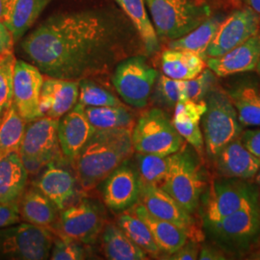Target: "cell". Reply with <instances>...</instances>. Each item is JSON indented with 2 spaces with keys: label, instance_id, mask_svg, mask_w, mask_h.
Segmentation results:
<instances>
[{
  "label": "cell",
  "instance_id": "1",
  "mask_svg": "<svg viewBox=\"0 0 260 260\" xmlns=\"http://www.w3.org/2000/svg\"><path fill=\"white\" fill-rule=\"evenodd\" d=\"M126 35L121 15L84 10L46 19L21 48L44 75L80 81L121 62Z\"/></svg>",
  "mask_w": 260,
  "mask_h": 260
},
{
  "label": "cell",
  "instance_id": "2",
  "mask_svg": "<svg viewBox=\"0 0 260 260\" xmlns=\"http://www.w3.org/2000/svg\"><path fill=\"white\" fill-rule=\"evenodd\" d=\"M131 128L95 129L76 158L80 185L90 190L100 184L133 154Z\"/></svg>",
  "mask_w": 260,
  "mask_h": 260
},
{
  "label": "cell",
  "instance_id": "3",
  "mask_svg": "<svg viewBox=\"0 0 260 260\" xmlns=\"http://www.w3.org/2000/svg\"><path fill=\"white\" fill-rule=\"evenodd\" d=\"M204 229L226 255H243L260 242V207L242 208L220 221L204 223Z\"/></svg>",
  "mask_w": 260,
  "mask_h": 260
},
{
  "label": "cell",
  "instance_id": "4",
  "mask_svg": "<svg viewBox=\"0 0 260 260\" xmlns=\"http://www.w3.org/2000/svg\"><path fill=\"white\" fill-rule=\"evenodd\" d=\"M158 37H182L211 16L205 0H146Z\"/></svg>",
  "mask_w": 260,
  "mask_h": 260
},
{
  "label": "cell",
  "instance_id": "5",
  "mask_svg": "<svg viewBox=\"0 0 260 260\" xmlns=\"http://www.w3.org/2000/svg\"><path fill=\"white\" fill-rule=\"evenodd\" d=\"M206 111L202 118L205 149L213 160L225 145L237 139L243 126L226 91L216 86L205 98Z\"/></svg>",
  "mask_w": 260,
  "mask_h": 260
},
{
  "label": "cell",
  "instance_id": "6",
  "mask_svg": "<svg viewBox=\"0 0 260 260\" xmlns=\"http://www.w3.org/2000/svg\"><path fill=\"white\" fill-rule=\"evenodd\" d=\"M131 136L134 151L142 154L167 156L184 146L173 121L159 108L144 112L134 124Z\"/></svg>",
  "mask_w": 260,
  "mask_h": 260
},
{
  "label": "cell",
  "instance_id": "7",
  "mask_svg": "<svg viewBox=\"0 0 260 260\" xmlns=\"http://www.w3.org/2000/svg\"><path fill=\"white\" fill-rule=\"evenodd\" d=\"M189 213L198 209L205 189L195 152L184 146L172 154L167 177L160 186Z\"/></svg>",
  "mask_w": 260,
  "mask_h": 260
},
{
  "label": "cell",
  "instance_id": "8",
  "mask_svg": "<svg viewBox=\"0 0 260 260\" xmlns=\"http://www.w3.org/2000/svg\"><path fill=\"white\" fill-rule=\"evenodd\" d=\"M259 206L257 187L247 179L220 177L213 181L205 198L204 223H213L242 208Z\"/></svg>",
  "mask_w": 260,
  "mask_h": 260
},
{
  "label": "cell",
  "instance_id": "9",
  "mask_svg": "<svg viewBox=\"0 0 260 260\" xmlns=\"http://www.w3.org/2000/svg\"><path fill=\"white\" fill-rule=\"evenodd\" d=\"M53 242L47 228L20 223L0 229V257L44 260L50 256Z\"/></svg>",
  "mask_w": 260,
  "mask_h": 260
},
{
  "label": "cell",
  "instance_id": "10",
  "mask_svg": "<svg viewBox=\"0 0 260 260\" xmlns=\"http://www.w3.org/2000/svg\"><path fill=\"white\" fill-rule=\"evenodd\" d=\"M158 73L142 56L121 60L112 77L113 85L122 101L134 108H144L149 103Z\"/></svg>",
  "mask_w": 260,
  "mask_h": 260
},
{
  "label": "cell",
  "instance_id": "11",
  "mask_svg": "<svg viewBox=\"0 0 260 260\" xmlns=\"http://www.w3.org/2000/svg\"><path fill=\"white\" fill-rule=\"evenodd\" d=\"M19 153L28 174H37L58 152V120L42 117L28 122Z\"/></svg>",
  "mask_w": 260,
  "mask_h": 260
},
{
  "label": "cell",
  "instance_id": "12",
  "mask_svg": "<svg viewBox=\"0 0 260 260\" xmlns=\"http://www.w3.org/2000/svg\"><path fill=\"white\" fill-rule=\"evenodd\" d=\"M139 202L151 215L180 228L190 240L203 241L204 233L199 230L191 213L161 187L141 182Z\"/></svg>",
  "mask_w": 260,
  "mask_h": 260
},
{
  "label": "cell",
  "instance_id": "13",
  "mask_svg": "<svg viewBox=\"0 0 260 260\" xmlns=\"http://www.w3.org/2000/svg\"><path fill=\"white\" fill-rule=\"evenodd\" d=\"M59 226L63 238L92 244L103 230V213L92 201L81 200L61 210Z\"/></svg>",
  "mask_w": 260,
  "mask_h": 260
},
{
  "label": "cell",
  "instance_id": "14",
  "mask_svg": "<svg viewBox=\"0 0 260 260\" xmlns=\"http://www.w3.org/2000/svg\"><path fill=\"white\" fill-rule=\"evenodd\" d=\"M43 73L33 64L17 60L13 77V103L26 122L44 117L40 96L44 83Z\"/></svg>",
  "mask_w": 260,
  "mask_h": 260
},
{
  "label": "cell",
  "instance_id": "15",
  "mask_svg": "<svg viewBox=\"0 0 260 260\" xmlns=\"http://www.w3.org/2000/svg\"><path fill=\"white\" fill-rule=\"evenodd\" d=\"M259 32V20L248 6L236 10L230 17L223 19L218 28L205 52L206 59L223 55Z\"/></svg>",
  "mask_w": 260,
  "mask_h": 260
},
{
  "label": "cell",
  "instance_id": "16",
  "mask_svg": "<svg viewBox=\"0 0 260 260\" xmlns=\"http://www.w3.org/2000/svg\"><path fill=\"white\" fill-rule=\"evenodd\" d=\"M103 200L116 211L129 209L139 202L141 180L138 171L124 161L104 179Z\"/></svg>",
  "mask_w": 260,
  "mask_h": 260
},
{
  "label": "cell",
  "instance_id": "17",
  "mask_svg": "<svg viewBox=\"0 0 260 260\" xmlns=\"http://www.w3.org/2000/svg\"><path fill=\"white\" fill-rule=\"evenodd\" d=\"M94 131L95 127L86 117L84 105L76 103L58 120V141L63 155L70 161L76 160Z\"/></svg>",
  "mask_w": 260,
  "mask_h": 260
},
{
  "label": "cell",
  "instance_id": "18",
  "mask_svg": "<svg viewBox=\"0 0 260 260\" xmlns=\"http://www.w3.org/2000/svg\"><path fill=\"white\" fill-rule=\"evenodd\" d=\"M260 60V32L222 56L207 58L206 67L218 77L255 71Z\"/></svg>",
  "mask_w": 260,
  "mask_h": 260
},
{
  "label": "cell",
  "instance_id": "19",
  "mask_svg": "<svg viewBox=\"0 0 260 260\" xmlns=\"http://www.w3.org/2000/svg\"><path fill=\"white\" fill-rule=\"evenodd\" d=\"M213 161L216 173L220 177L251 180L260 168L259 158L244 147L239 137L225 145Z\"/></svg>",
  "mask_w": 260,
  "mask_h": 260
},
{
  "label": "cell",
  "instance_id": "20",
  "mask_svg": "<svg viewBox=\"0 0 260 260\" xmlns=\"http://www.w3.org/2000/svg\"><path fill=\"white\" fill-rule=\"evenodd\" d=\"M78 95L79 81L48 76L44 80L40 96L43 116L59 120L75 107Z\"/></svg>",
  "mask_w": 260,
  "mask_h": 260
},
{
  "label": "cell",
  "instance_id": "21",
  "mask_svg": "<svg viewBox=\"0 0 260 260\" xmlns=\"http://www.w3.org/2000/svg\"><path fill=\"white\" fill-rule=\"evenodd\" d=\"M35 187L54 204L58 210H63L76 194V180L65 168L48 163L44 173L38 178Z\"/></svg>",
  "mask_w": 260,
  "mask_h": 260
},
{
  "label": "cell",
  "instance_id": "22",
  "mask_svg": "<svg viewBox=\"0 0 260 260\" xmlns=\"http://www.w3.org/2000/svg\"><path fill=\"white\" fill-rule=\"evenodd\" d=\"M131 208V212L148 225L160 252L166 253L167 256L176 252L189 239L180 228L151 215L142 204H136Z\"/></svg>",
  "mask_w": 260,
  "mask_h": 260
},
{
  "label": "cell",
  "instance_id": "23",
  "mask_svg": "<svg viewBox=\"0 0 260 260\" xmlns=\"http://www.w3.org/2000/svg\"><path fill=\"white\" fill-rule=\"evenodd\" d=\"M28 172L19 152L0 158V203L19 202L24 193Z\"/></svg>",
  "mask_w": 260,
  "mask_h": 260
},
{
  "label": "cell",
  "instance_id": "24",
  "mask_svg": "<svg viewBox=\"0 0 260 260\" xmlns=\"http://www.w3.org/2000/svg\"><path fill=\"white\" fill-rule=\"evenodd\" d=\"M163 74L173 79L188 80L206 68V60L191 51L168 48L161 55Z\"/></svg>",
  "mask_w": 260,
  "mask_h": 260
},
{
  "label": "cell",
  "instance_id": "25",
  "mask_svg": "<svg viewBox=\"0 0 260 260\" xmlns=\"http://www.w3.org/2000/svg\"><path fill=\"white\" fill-rule=\"evenodd\" d=\"M52 0H11L4 24L18 42L33 26L43 11Z\"/></svg>",
  "mask_w": 260,
  "mask_h": 260
},
{
  "label": "cell",
  "instance_id": "26",
  "mask_svg": "<svg viewBox=\"0 0 260 260\" xmlns=\"http://www.w3.org/2000/svg\"><path fill=\"white\" fill-rule=\"evenodd\" d=\"M138 32L148 54L159 50V40L152 21L149 18L146 0H114Z\"/></svg>",
  "mask_w": 260,
  "mask_h": 260
},
{
  "label": "cell",
  "instance_id": "27",
  "mask_svg": "<svg viewBox=\"0 0 260 260\" xmlns=\"http://www.w3.org/2000/svg\"><path fill=\"white\" fill-rule=\"evenodd\" d=\"M243 127H260V87L243 83L226 91Z\"/></svg>",
  "mask_w": 260,
  "mask_h": 260
},
{
  "label": "cell",
  "instance_id": "28",
  "mask_svg": "<svg viewBox=\"0 0 260 260\" xmlns=\"http://www.w3.org/2000/svg\"><path fill=\"white\" fill-rule=\"evenodd\" d=\"M57 207L35 186L22 194L20 216L29 223L47 228L55 222Z\"/></svg>",
  "mask_w": 260,
  "mask_h": 260
},
{
  "label": "cell",
  "instance_id": "29",
  "mask_svg": "<svg viewBox=\"0 0 260 260\" xmlns=\"http://www.w3.org/2000/svg\"><path fill=\"white\" fill-rule=\"evenodd\" d=\"M223 16H210L184 36L173 40L169 48L194 52L206 60L205 52L223 21Z\"/></svg>",
  "mask_w": 260,
  "mask_h": 260
},
{
  "label": "cell",
  "instance_id": "30",
  "mask_svg": "<svg viewBox=\"0 0 260 260\" xmlns=\"http://www.w3.org/2000/svg\"><path fill=\"white\" fill-rule=\"evenodd\" d=\"M103 251L107 259H148L147 252L123 233L119 225L108 224L103 235Z\"/></svg>",
  "mask_w": 260,
  "mask_h": 260
},
{
  "label": "cell",
  "instance_id": "31",
  "mask_svg": "<svg viewBox=\"0 0 260 260\" xmlns=\"http://www.w3.org/2000/svg\"><path fill=\"white\" fill-rule=\"evenodd\" d=\"M84 111L89 121L95 129L131 128L134 125V116L124 105L91 107L84 106Z\"/></svg>",
  "mask_w": 260,
  "mask_h": 260
},
{
  "label": "cell",
  "instance_id": "32",
  "mask_svg": "<svg viewBox=\"0 0 260 260\" xmlns=\"http://www.w3.org/2000/svg\"><path fill=\"white\" fill-rule=\"evenodd\" d=\"M26 123L13 103L9 112L0 123V158L12 152H19L26 129Z\"/></svg>",
  "mask_w": 260,
  "mask_h": 260
},
{
  "label": "cell",
  "instance_id": "33",
  "mask_svg": "<svg viewBox=\"0 0 260 260\" xmlns=\"http://www.w3.org/2000/svg\"><path fill=\"white\" fill-rule=\"evenodd\" d=\"M118 225L132 241L138 245L147 254L157 256L160 250L149 232V228L135 214L125 212L120 215Z\"/></svg>",
  "mask_w": 260,
  "mask_h": 260
},
{
  "label": "cell",
  "instance_id": "34",
  "mask_svg": "<svg viewBox=\"0 0 260 260\" xmlns=\"http://www.w3.org/2000/svg\"><path fill=\"white\" fill-rule=\"evenodd\" d=\"M137 168L142 183L160 186L167 177L171 156L137 153Z\"/></svg>",
  "mask_w": 260,
  "mask_h": 260
},
{
  "label": "cell",
  "instance_id": "35",
  "mask_svg": "<svg viewBox=\"0 0 260 260\" xmlns=\"http://www.w3.org/2000/svg\"><path fill=\"white\" fill-rule=\"evenodd\" d=\"M16 57L13 53L0 58V123L13 105V77Z\"/></svg>",
  "mask_w": 260,
  "mask_h": 260
},
{
  "label": "cell",
  "instance_id": "36",
  "mask_svg": "<svg viewBox=\"0 0 260 260\" xmlns=\"http://www.w3.org/2000/svg\"><path fill=\"white\" fill-rule=\"evenodd\" d=\"M78 103L91 107L116 106L121 104L119 99L113 93L88 79L79 81Z\"/></svg>",
  "mask_w": 260,
  "mask_h": 260
},
{
  "label": "cell",
  "instance_id": "37",
  "mask_svg": "<svg viewBox=\"0 0 260 260\" xmlns=\"http://www.w3.org/2000/svg\"><path fill=\"white\" fill-rule=\"evenodd\" d=\"M155 94L158 103L167 108H175L177 103L186 100L184 80H177L165 75H161L158 78Z\"/></svg>",
  "mask_w": 260,
  "mask_h": 260
},
{
  "label": "cell",
  "instance_id": "38",
  "mask_svg": "<svg viewBox=\"0 0 260 260\" xmlns=\"http://www.w3.org/2000/svg\"><path fill=\"white\" fill-rule=\"evenodd\" d=\"M217 75L210 69H205L192 79L184 80L186 100L202 102L217 86Z\"/></svg>",
  "mask_w": 260,
  "mask_h": 260
},
{
  "label": "cell",
  "instance_id": "39",
  "mask_svg": "<svg viewBox=\"0 0 260 260\" xmlns=\"http://www.w3.org/2000/svg\"><path fill=\"white\" fill-rule=\"evenodd\" d=\"M172 121L183 140H185L198 153L202 154L205 150V139L200 122L187 120H173Z\"/></svg>",
  "mask_w": 260,
  "mask_h": 260
},
{
  "label": "cell",
  "instance_id": "40",
  "mask_svg": "<svg viewBox=\"0 0 260 260\" xmlns=\"http://www.w3.org/2000/svg\"><path fill=\"white\" fill-rule=\"evenodd\" d=\"M85 256L86 252L80 243L68 238L55 240L50 252L52 260H80L85 259Z\"/></svg>",
  "mask_w": 260,
  "mask_h": 260
},
{
  "label": "cell",
  "instance_id": "41",
  "mask_svg": "<svg viewBox=\"0 0 260 260\" xmlns=\"http://www.w3.org/2000/svg\"><path fill=\"white\" fill-rule=\"evenodd\" d=\"M205 111V101L194 102L190 100H184L177 103L175 106V114L173 120H187L200 122L202 121Z\"/></svg>",
  "mask_w": 260,
  "mask_h": 260
},
{
  "label": "cell",
  "instance_id": "42",
  "mask_svg": "<svg viewBox=\"0 0 260 260\" xmlns=\"http://www.w3.org/2000/svg\"><path fill=\"white\" fill-rule=\"evenodd\" d=\"M20 221L19 202L0 203V229H4Z\"/></svg>",
  "mask_w": 260,
  "mask_h": 260
},
{
  "label": "cell",
  "instance_id": "43",
  "mask_svg": "<svg viewBox=\"0 0 260 260\" xmlns=\"http://www.w3.org/2000/svg\"><path fill=\"white\" fill-rule=\"evenodd\" d=\"M239 139L246 149L260 159V127L243 130Z\"/></svg>",
  "mask_w": 260,
  "mask_h": 260
},
{
  "label": "cell",
  "instance_id": "44",
  "mask_svg": "<svg viewBox=\"0 0 260 260\" xmlns=\"http://www.w3.org/2000/svg\"><path fill=\"white\" fill-rule=\"evenodd\" d=\"M200 249L198 242L187 240L185 244L179 248L176 252L168 255L166 259L170 260H196L199 259Z\"/></svg>",
  "mask_w": 260,
  "mask_h": 260
},
{
  "label": "cell",
  "instance_id": "45",
  "mask_svg": "<svg viewBox=\"0 0 260 260\" xmlns=\"http://www.w3.org/2000/svg\"><path fill=\"white\" fill-rule=\"evenodd\" d=\"M228 255L215 244H204L200 249V260H224Z\"/></svg>",
  "mask_w": 260,
  "mask_h": 260
},
{
  "label": "cell",
  "instance_id": "46",
  "mask_svg": "<svg viewBox=\"0 0 260 260\" xmlns=\"http://www.w3.org/2000/svg\"><path fill=\"white\" fill-rule=\"evenodd\" d=\"M14 38L4 22L0 21V55L13 53Z\"/></svg>",
  "mask_w": 260,
  "mask_h": 260
},
{
  "label": "cell",
  "instance_id": "47",
  "mask_svg": "<svg viewBox=\"0 0 260 260\" xmlns=\"http://www.w3.org/2000/svg\"><path fill=\"white\" fill-rule=\"evenodd\" d=\"M11 0H0V21L4 22L9 11Z\"/></svg>",
  "mask_w": 260,
  "mask_h": 260
},
{
  "label": "cell",
  "instance_id": "48",
  "mask_svg": "<svg viewBox=\"0 0 260 260\" xmlns=\"http://www.w3.org/2000/svg\"><path fill=\"white\" fill-rule=\"evenodd\" d=\"M247 6L255 14L257 19L259 20L260 24V0H245Z\"/></svg>",
  "mask_w": 260,
  "mask_h": 260
},
{
  "label": "cell",
  "instance_id": "49",
  "mask_svg": "<svg viewBox=\"0 0 260 260\" xmlns=\"http://www.w3.org/2000/svg\"><path fill=\"white\" fill-rule=\"evenodd\" d=\"M255 183H256V187H257V191H258V197H259V205H260V168L259 170L257 171L256 175H255Z\"/></svg>",
  "mask_w": 260,
  "mask_h": 260
},
{
  "label": "cell",
  "instance_id": "50",
  "mask_svg": "<svg viewBox=\"0 0 260 260\" xmlns=\"http://www.w3.org/2000/svg\"><path fill=\"white\" fill-rule=\"evenodd\" d=\"M251 258H253V259H260V249L254 251V253L251 252Z\"/></svg>",
  "mask_w": 260,
  "mask_h": 260
},
{
  "label": "cell",
  "instance_id": "51",
  "mask_svg": "<svg viewBox=\"0 0 260 260\" xmlns=\"http://www.w3.org/2000/svg\"><path fill=\"white\" fill-rule=\"evenodd\" d=\"M255 71L258 73L260 75V60L259 62H258V64H257V66H256V69H255Z\"/></svg>",
  "mask_w": 260,
  "mask_h": 260
},
{
  "label": "cell",
  "instance_id": "52",
  "mask_svg": "<svg viewBox=\"0 0 260 260\" xmlns=\"http://www.w3.org/2000/svg\"><path fill=\"white\" fill-rule=\"evenodd\" d=\"M2 56H3V55H0V58H1V57H2Z\"/></svg>",
  "mask_w": 260,
  "mask_h": 260
}]
</instances>
